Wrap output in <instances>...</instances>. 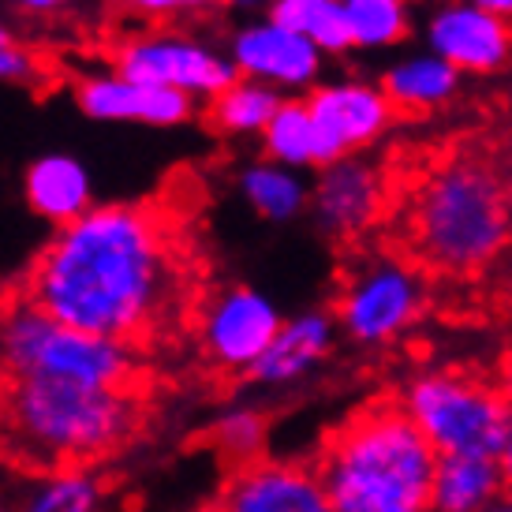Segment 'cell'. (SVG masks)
<instances>
[{
	"mask_svg": "<svg viewBox=\"0 0 512 512\" xmlns=\"http://www.w3.org/2000/svg\"><path fill=\"white\" fill-rule=\"evenodd\" d=\"M23 296L64 326L143 352L187 307V270L161 210L98 202L53 232L30 266Z\"/></svg>",
	"mask_w": 512,
	"mask_h": 512,
	"instance_id": "obj_1",
	"label": "cell"
},
{
	"mask_svg": "<svg viewBox=\"0 0 512 512\" xmlns=\"http://www.w3.org/2000/svg\"><path fill=\"white\" fill-rule=\"evenodd\" d=\"M389 247L430 281H490L512 251V217L501 165L479 150H449L427 161L389 202Z\"/></svg>",
	"mask_w": 512,
	"mask_h": 512,
	"instance_id": "obj_2",
	"label": "cell"
},
{
	"mask_svg": "<svg viewBox=\"0 0 512 512\" xmlns=\"http://www.w3.org/2000/svg\"><path fill=\"white\" fill-rule=\"evenodd\" d=\"M146 400L139 385H98L8 378L0 382V456L42 475L57 468H94L139 438Z\"/></svg>",
	"mask_w": 512,
	"mask_h": 512,
	"instance_id": "obj_3",
	"label": "cell"
},
{
	"mask_svg": "<svg viewBox=\"0 0 512 512\" xmlns=\"http://www.w3.org/2000/svg\"><path fill=\"white\" fill-rule=\"evenodd\" d=\"M311 464L337 512H434L438 453L397 393H382L341 419Z\"/></svg>",
	"mask_w": 512,
	"mask_h": 512,
	"instance_id": "obj_4",
	"label": "cell"
},
{
	"mask_svg": "<svg viewBox=\"0 0 512 512\" xmlns=\"http://www.w3.org/2000/svg\"><path fill=\"white\" fill-rule=\"evenodd\" d=\"M143 352L105 341L83 329L57 322L27 296L0 307V382L45 378V382L124 389L139 385Z\"/></svg>",
	"mask_w": 512,
	"mask_h": 512,
	"instance_id": "obj_5",
	"label": "cell"
},
{
	"mask_svg": "<svg viewBox=\"0 0 512 512\" xmlns=\"http://www.w3.org/2000/svg\"><path fill=\"white\" fill-rule=\"evenodd\" d=\"M397 400L438 456H501L512 430V404L494 374L464 363L415 370Z\"/></svg>",
	"mask_w": 512,
	"mask_h": 512,
	"instance_id": "obj_6",
	"label": "cell"
},
{
	"mask_svg": "<svg viewBox=\"0 0 512 512\" xmlns=\"http://www.w3.org/2000/svg\"><path fill=\"white\" fill-rule=\"evenodd\" d=\"M430 307V277L397 247H356L337 285L333 318L348 341L385 348L412 333Z\"/></svg>",
	"mask_w": 512,
	"mask_h": 512,
	"instance_id": "obj_7",
	"label": "cell"
},
{
	"mask_svg": "<svg viewBox=\"0 0 512 512\" xmlns=\"http://www.w3.org/2000/svg\"><path fill=\"white\" fill-rule=\"evenodd\" d=\"M109 68L135 83L169 86V90L191 94L202 105L240 79L228 53L206 45L187 30L172 27H146L120 38L109 49Z\"/></svg>",
	"mask_w": 512,
	"mask_h": 512,
	"instance_id": "obj_8",
	"label": "cell"
},
{
	"mask_svg": "<svg viewBox=\"0 0 512 512\" xmlns=\"http://www.w3.org/2000/svg\"><path fill=\"white\" fill-rule=\"evenodd\" d=\"M285 318L266 292L251 285H225L195 307V344L202 363L217 374L247 378L266 356Z\"/></svg>",
	"mask_w": 512,
	"mask_h": 512,
	"instance_id": "obj_9",
	"label": "cell"
},
{
	"mask_svg": "<svg viewBox=\"0 0 512 512\" xmlns=\"http://www.w3.org/2000/svg\"><path fill=\"white\" fill-rule=\"evenodd\" d=\"M389 202H393L389 176L363 154L322 165L311 184L314 225L344 247H359L367 240L378 221L389 217Z\"/></svg>",
	"mask_w": 512,
	"mask_h": 512,
	"instance_id": "obj_10",
	"label": "cell"
},
{
	"mask_svg": "<svg viewBox=\"0 0 512 512\" xmlns=\"http://www.w3.org/2000/svg\"><path fill=\"white\" fill-rule=\"evenodd\" d=\"M202 512H337L311 460L258 456L228 468Z\"/></svg>",
	"mask_w": 512,
	"mask_h": 512,
	"instance_id": "obj_11",
	"label": "cell"
},
{
	"mask_svg": "<svg viewBox=\"0 0 512 512\" xmlns=\"http://www.w3.org/2000/svg\"><path fill=\"white\" fill-rule=\"evenodd\" d=\"M307 109L318 128V169L367 150L397 120V109L389 105L382 86L356 79L318 83L307 94Z\"/></svg>",
	"mask_w": 512,
	"mask_h": 512,
	"instance_id": "obj_12",
	"label": "cell"
},
{
	"mask_svg": "<svg viewBox=\"0 0 512 512\" xmlns=\"http://www.w3.org/2000/svg\"><path fill=\"white\" fill-rule=\"evenodd\" d=\"M228 60L236 64L243 79L266 83L281 94L292 90H307L311 94L322 75V49L299 38L292 30L277 27L270 15L266 19H251L228 34Z\"/></svg>",
	"mask_w": 512,
	"mask_h": 512,
	"instance_id": "obj_13",
	"label": "cell"
},
{
	"mask_svg": "<svg viewBox=\"0 0 512 512\" xmlns=\"http://www.w3.org/2000/svg\"><path fill=\"white\" fill-rule=\"evenodd\" d=\"M75 105L90 120H124V124H150V128H180L202 116L199 98L169 90V86L135 83L120 72L79 75L72 86Z\"/></svg>",
	"mask_w": 512,
	"mask_h": 512,
	"instance_id": "obj_14",
	"label": "cell"
},
{
	"mask_svg": "<svg viewBox=\"0 0 512 512\" xmlns=\"http://www.w3.org/2000/svg\"><path fill=\"white\" fill-rule=\"evenodd\" d=\"M427 45L456 72L490 75L512 60V23L475 8L471 0H449L430 15Z\"/></svg>",
	"mask_w": 512,
	"mask_h": 512,
	"instance_id": "obj_15",
	"label": "cell"
},
{
	"mask_svg": "<svg viewBox=\"0 0 512 512\" xmlns=\"http://www.w3.org/2000/svg\"><path fill=\"white\" fill-rule=\"evenodd\" d=\"M337 341V318L326 311H303L296 318H285L281 333L273 337L266 356L258 359L247 382L255 385H292L307 378L311 370L326 363Z\"/></svg>",
	"mask_w": 512,
	"mask_h": 512,
	"instance_id": "obj_16",
	"label": "cell"
},
{
	"mask_svg": "<svg viewBox=\"0 0 512 512\" xmlns=\"http://www.w3.org/2000/svg\"><path fill=\"white\" fill-rule=\"evenodd\" d=\"M23 199L53 228L72 225L98 206L94 202V180L75 154L34 157L23 172Z\"/></svg>",
	"mask_w": 512,
	"mask_h": 512,
	"instance_id": "obj_17",
	"label": "cell"
},
{
	"mask_svg": "<svg viewBox=\"0 0 512 512\" xmlns=\"http://www.w3.org/2000/svg\"><path fill=\"white\" fill-rule=\"evenodd\" d=\"M505 498L498 456H438L434 512H483Z\"/></svg>",
	"mask_w": 512,
	"mask_h": 512,
	"instance_id": "obj_18",
	"label": "cell"
},
{
	"mask_svg": "<svg viewBox=\"0 0 512 512\" xmlns=\"http://www.w3.org/2000/svg\"><path fill=\"white\" fill-rule=\"evenodd\" d=\"M378 86L385 90L397 116H427L453 98L456 86H460V72L434 53H423V57H408L393 64Z\"/></svg>",
	"mask_w": 512,
	"mask_h": 512,
	"instance_id": "obj_19",
	"label": "cell"
},
{
	"mask_svg": "<svg viewBox=\"0 0 512 512\" xmlns=\"http://www.w3.org/2000/svg\"><path fill=\"white\" fill-rule=\"evenodd\" d=\"M240 195L258 217H266L273 225H285L311 206V187L288 165H277L270 157L251 161L240 169Z\"/></svg>",
	"mask_w": 512,
	"mask_h": 512,
	"instance_id": "obj_20",
	"label": "cell"
},
{
	"mask_svg": "<svg viewBox=\"0 0 512 512\" xmlns=\"http://www.w3.org/2000/svg\"><path fill=\"white\" fill-rule=\"evenodd\" d=\"M281 101H285L281 90L240 75L214 101H206L202 116L221 135H262V131L270 128L273 116H277V109H281Z\"/></svg>",
	"mask_w": 512,
	"mask_h": 512,
	"instance_id": "obj_21",
	"label": "cell"
},
{
	"mask_svg": "<svg viewBox=\"0 0 512 512\" xmlns=\"http://www.w3.org/2000/svg\"><path fill=\"white\" fill-rule=\"evenodd\" d=\"M105 483L94 468H57L34 475L12 512H101Z\"/></svg>",
	"mask_w": 512,
	"mask_h": 512,
	"instance_id": "obj_22",
	"label": "cell"
},
{
	"mask_svg": "<svg viewBox=\"0 0 512 512\" xmlns=\"http://www.w3.org/2000/svg\"><path fill=\"white\" fill-rule=\"evenodd\" d=\"M270 19L318 45L322 57H341L348 49H356L341 0H273Z\"/></svg>",
	"mask_w": 512,
	"mask_h": 512,
	"instance_id": "obj_23",
	"label": "cell"
},
{
	"mask_svg": "<svg viewBox=\"0 0 512 512\" xmlns=\"http://www.w3.org/2000/svg\"><path fill=\"white\" fill-rule=\"evenodd\" d=\"M262 150L270 161L288 169H318V128L307 109V98H285L270 128L262 131Z\"/></svg>",
	"mask_w": 512,
	"mask_h": 512,
	"instance_id": "obj_24",
	"label": "cell"
},
{
	"mask_svg": "<svg viewBox=\"0 0 512 512\" xmlns=\"http://www.w3.org/2000/svg\"><path fill=\"white\" fill-rule=\"evenodd\" d=\"M356 49H389L412 34L408 0H341Z\"/></svg>",
	"mask_w": 512,
	"mask_h": 512,
	"instance_id": "obj_25",
	"label": "cell"
},
{
	"mask_svg": "<svg viewBox=\"0 0 512 512\" xmlns=\"http://www.w3.org/2000/svg\"><path fill=\"white\" fill-rule=\"evenodd\" d=\"M214 441L217 453L228 460V468H240V464H251L258 456H266V415L251 408V404H240V408H228L221 412V419L214 423Z\"/></svg>",
	"mask_w": 512,
	"mask_h": 512,
	"instance_id": "obj_26",
	"label": "cell"
},
{
	"mask_svg": "<svg viewBox=\"0 0 512 512\" xmlns=\"http://www.w3.org/2000/svg\"><path fill=\"white\" fill-rule=\"evenodd\" d=\"M0 83L42 90V86L53 83V64L38 45L15 38V42L0 45Z\"/></svg>",
	"mask_w": 512,
	"mask_h": 512,
	"instance_id": "obj_27",
	"label": "cell"
},
{
	"mask_svg": "<svg viewBox=\"0 0 512 512\" xmlns=\"http://www.w3.org/2000/svg\"><path fill=\"white\" fill-rule=\"evenodd\" d=\"M120 8L139 15L150 27H165L176 15H184V0H120Z\"/></svg>",
	"mask_w": 512,
	"mask_h": 512,
	"instance_id": "obj_28",
	"label": "cell"
},
{
	"mask_svg": "<svg viewBox=\"0 0 512 512\" xmlns=\"http://www.w3.org/2000/svg\"><path fill=\"white\" fill-rule=\"evenodd\" d=\"M0 4H8L23 19H57V15L72 12L79 0H0Z\"/></svg>",
	"mask_w": 512,
	"mask_h": 512,
	"instance_id": "obj_29",
	"label": "cell"
},
{
	"mask_svg": "<svg viewBox=\"0 0 512 512\" xmlns=\"http://www.w3.org/2000/svg\"><path fill=\"white\" fill-rule=\"evenodd\" d=\"M490 374H494V382L501 385V393H505V400L512 404V341L501 348V356L494 359V367H490Z\"/></svg>",
	"mask_w": 512,
	"mask_h": 512,
	"instance_id": "obj_30",
	"label": "cell"
},
{
	"mask_svg": "<svg viewBox=\"0 0 512 512\" xmlns=\"http://www.w3.org/2000/svg\"><path fill=\"white\" fill-rule=\"evenodd\" d=\"M490 281H498V299H501V303H505V307H509V311H512V251H509V258L501 262L498 273H494Z\"/></svg>",
	"mask_w": 512,
	"mask_h": 512,
	"instance_id": "obj_31",
	"label": "cell"
},
{
	"mask_svg": "<svg viewBox=\"0 0 512 512\" xmlns=\"http://www.w3.org/2000/svg\"><path fill=\"white\" fill-rule=\"evenodd\" d=\"M475 8H483V12L498 15V19H509L512 23V0H471Z\"/></svg>",
	"mask_w": 512,
	"mask_h": 512,
	"instance_id": "obj_32",
	"label": "cell"
},
{
	"mask_svg": "<svg viewBox=\"0 0 512 512\" xmlns=\"http://www.w3.org/2000/svg\"><path fill=\"white\" fill-rule=\"evenodd\" d=\"M498 464H501V475H505V494L512 498V430H509V438H505V449H501Z\"/></svg>",
	"mask_w": 512,
	"mask_h": 512,
	"instance_id": "obj_33",
	"label": "cell"
},
{
	"mask_svg": "<svg viewBox=\"0 0 512 512\" xmlns=\"http://www.w3.org/2000/svg\"><path fill=\"white\" fill-rule=\"evenodd\" d=\"M221 4H228V0H184V15H206Z\"/></svg>",
	"mask_w": 512,
	"mask_h": 512,
	"instance_id": "obj_34",
	"label": "cell"
},
{
	"mask_svg": "<svg viewBox=\"0 0 512 512\" xmlns=\"http://www.w3.org/2000/svg\"><path fill=\"white\" fill-rule=\"evenodd\" d=\"M501 184H505V202H509V217H512V154L501 161Z\"/></svg>",
	"mask_w": 512,
	"mask_h": 512,
	"instance_id": "obj_35",
	"label": "cell"
},
{
	"mask_svg": "<svg viewBox=\"0 0 512 512\" xmlns=\"http://www.w3.org/2000/svg\"><path fill=\"white\" fill-rule=\"evenodd\" d=\"M8 42H15V30H12V23L0 19V45H8Z\"/></svg>",
	"mask_w": 512,
	"mask_h": 512,
	"instance_id": "obj_36",
	"label": "cell"
},
{
	"mask_svg": "<svg viewBox=\"0 0 512 512\" xmlns=\"http://www.w3.org/2000/svg\"><path fill=\"white\" fill-rule=\"evenodd\" d=\"M483 512H512V498L505 494V498L494 501V505H490V509H483Z\"/></svg>",
	"mask_w": 512,
	"mask_h": 512,
	"instance_id": "obj_37",
	"label": "cell"
},
{
	"mask_svg": "<svg viewBox=\"0 0 512 512\" xmlns=\"http://www.w3.org/2000/svg\"><path fill=\"white\" fill-rule=\"evenodd\" d=\"M228 4H273V0H228Z\"/></svg>",
	"mask_w": 512,
	"mask_h": 512,
	"instance_id": "obj_38",
	"label": "cell"
},
{
	"mask_svg": "<svg viewBox=\"0 0 512 512\" xmlns=\"http://www.w3.org/2000/svg\"><path fill=\"white\" fill-rule=\"evenodd\" d=\"M101 4H120V0H101Z\"/></svg>",
	"mask_w": 512,
	"mask_h": 512,
	"instance_id": "obj_39",
	"label": "cell"
},
{
	"mask_svg": "<svg viewBox=\"0 0 512 512\" xmlns=\"http://www.w3.org/2000/svg\"><path fill=\"white\" fill-rule=\"evenodd\" d=\"M0 512H8V505H4V501H0Z\"/></svg>",
	"mask_w": 512,
	"mask_h": 512,
	"instance_id": "obj_40",
	"label": "cell"
},
{
	"mask_svg": "<svg viewBox=\"0 0 512 512\" xmlns=\"http://www.w3.org/2000/svg\"><path fill=\"white\" fill-rule=\"evenodd\" d=\"M445 4H449V0H445Z\"/></svg>",
	"mask_w": 512,
	"mask_h": 512,
	"instance_id": "obj_41",
	"label": "cell"
}]
</instances>
